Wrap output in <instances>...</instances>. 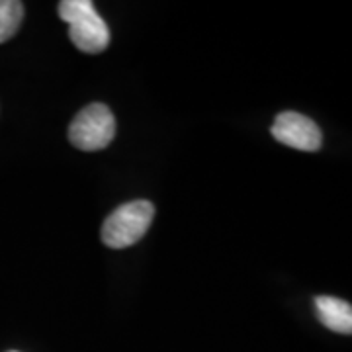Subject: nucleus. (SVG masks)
Here are the masks:
<instances>
[{
  "mask_svg": "<svg viewBox=\"0 0 352 352\" xmlns=\"http://www.w3.org/2000/svg\"><path fill=\"white\" fill-rule=\"evenodd\" d=\"M315 311L319 321L335 333L351 335L352 333V307L351 303L333 298V296H317Z\"/></svg>",
  "mask_w": 352,
  "mask_h": 352,
  "instance_id": "nucleus-5",
  "label": "nucleus"
},
{
  "mask_svg": "<svg viewBox=\"0 0 352 352\" xmlns=\"http://www.w3.org/2000/svg\"><path fill=\"white\" fill-rule=\"evenodd\" d=\"M8 352H18V351H8Z\"/></svg>",
  "mask_w": 352,
  "mask_h": 352,
  "instance_id": "nucleus-7",
  "label": "nucleus"
},
{
  "mask_svg": "<svg viewBox=\"0 0 352 352\" xmlns=\"http://www.w3.org/2000/svg\"><path fill=\"white\" fill-rule=\"evenodd\" d=\"M155 217V206L149 200H133L120 206L106 217L102 241L110 249H126L135 245L147 233Z\"/></svg>",
  "mask_w": 352,
  "mask_h": 352,
  "instance_id": "nucleus-2",
  "label": "nucleus"
},
{
  "mask_svg": "<svg viewBox=\"0 0 352 352\" xmlns=\"http://www.w3.org/2000/svg\"><path fill=\"white\" fill-rule=\"evenodd\" d=\"M24 18V4L18 0H0V43L8 41Z\"/></svg>",
  "mask_w": 352,
  "mask_h": 352,
  "instance_id": "nucleus-6",
  "label": "nucleus"
},
{
  "mask_svg": "<svg viewBox=\"0 0 352 352\" xmlns=\"http://www.w3.org/2000/svg\"><path fill=\"white\" fill-rule=\"evenodd\" d=\"M59 18L69 24V38L78 51L96 55L110 45L108 24L102 20L90 0L59 2Z\"/></svg>",
  "mask_w": 352,
  "mask_h": 352,
  "instance_id": "nucleus-1",
  "label": "nucleus"
},
{
  "mask_svg": "<svg viewBox=\"0 0 352 352\" xmlns=\"http://www.w3.org/2000/svg\"><path fill=\"white\" fill-rule=\"evenodd\" d=\"M272 138L286 147L305 153L319 151L323 143L319 126L311 118L298 112L278 113L272 124Z\"/></svg>",
  "mask_w": 352,
  "mask_h": 352,
  "instance_id": "nucleus-4",
  "label": "nucleus"
},
{
  "mask_svg": "<svg viewBox=\"0 0 352 352\" xmlns=\"http://www.w3.org/2000/svg\"><path fill=\"white\" fill-rule=\"evenodd\" d=\"M116 120L108 106L94 102L76 113L69 126V139L80 151H100L112 143Z\"/></svg>",
  "mask_w": 352,
  "mask_h": 352,
  "instance_id": "nucleus-3",
  "label": "nucleus"
}]
</instances>
